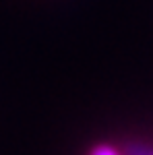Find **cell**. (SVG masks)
I'll list each match as a JSON object with an SVG mask.
<instances>
[{"instance_id":"obj_1","label":"cell","mask_w":153,"mask_h":155,"mask_svg":"<svg viewBox=\"0 0 153 155\" xmlns=\"http://www.w3.org/2000/svg\"><path fill=\"white\" fill-rule=\"evenodd\" d=\"M130 155H153V149H149V147H143V145H132L128 149Z\"/></svg>"},{"instance_id":"obj_2","label":"cell","mask_w":153,"mask_h":155,"mask_svg":"<svg viewBox=\"0 0 153 155\" xmlns=\"http://www.w3.org/2000/svg\"><path fill=\"white\" fill-rule=\"evenodd\" d=\"M91 155H118V153L112 147H108V145H99V147H95L91 151Z\"/></svg>"}]
</instances>
